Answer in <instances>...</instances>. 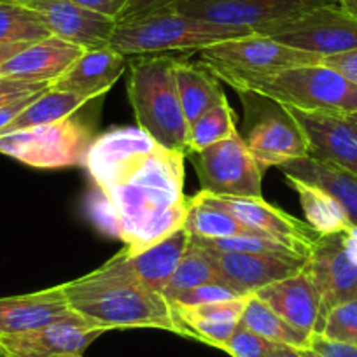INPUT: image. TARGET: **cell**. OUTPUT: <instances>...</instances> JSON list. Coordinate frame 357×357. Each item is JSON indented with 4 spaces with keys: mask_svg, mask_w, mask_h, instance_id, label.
<instances>
[{
    "mask_svg": "<svg viewBox=\"0 0 357 357\" xmlns=\"http://www.w3.org/2000/svg\"><path fill=\"white\" fill-rule=\"evenodd\" d=\"M197 198L212 207L222 208L259 235L293 247L305 257H308L312 247L321 236L307 222L300 221L275 205L268 204L264 198L214 197L204 191H200Z\"/></svg>",
    "mask_w": 357,
    "mask_h": 357,
    "instance_id": "7c38bea8",
    "label": "cell"
},
{
    "mask_svg": "<svg viewBox=\"0 0 357 357\" xmlns=\"http://www.w3.org/2000/svg\"><path fill=\"white\" fill-rule=\"evenodd\" d=\"M44 91H46V89H44ZM44 91H40V93H36V95H30V97L20 98V100L13 102V104H9V105H6V107L0 109V133H2V130L8 128L9 123H11L13 119L18 118V116L22 114V112L25 111V109L29 107L33 100H37V98H39Z\"/></svg>",
    "mask_w": 357,
    "mask_h": 357,
    "instance_id": "7bdbcfd3",
    "label": "cell"
},
{
    "mask_svg": "<svg viewBox=\"0 0 357 357\" xmlns=\"http://www.w3.org/2000/svg\"><path fill=\"white\" fill-rule=\"evenodd\" d=\"M236 133L238 130L235 125V112L226 98L190 125V154L200 153Z\"/></svg>",
    "mask_w": 357,
    "mask_h": 357,
    "instance_id": "1f68e13d",
    "label": "cell"
},
{
    "mask_svg": "<svg viewBox=\"0 0 357 357\" xmlns=\"http://www.w3.org/2000/svg\"><path fill=\"white\" fill-rule=\"evenodd\" d=\"M51 88L50 82L43 81H29V79L9 77V75H0V109L20 98L30 97Z\"/></svg>",
    "mask_w": 357,
    "mask_h": 357,
    "instance_id": "74e56055",
    "label": "cell"
},
{
    "mask_svg": "<svg viewBox=\"0 0 357 357\" xmlns=\"http://www.w3.org/2000/svg\"><path fill=\"white\" fill-rule=\"evenodd\" d=\"M321 335L333 342L357 347V298L336 305L329 310Z\"/></svg>",
    "mask_w": 357,
    "mask_h": 357,
    "instance_id": "836d02e7",
    "label": "cell"
},
{
    "mask_svg": "<svg viewBox=\"0 0 357 357\" xmlns=\"http://www.w3.org/2000/svg\"><path fill=\"white\" fill-rule=\"evenodd\" d=\"M8 2H16V4H29L32 0H8Z\"/></svg>",
    "mask_w": 357,
    "mask_h": 357,
    "instance_id": "f907efd6",
    "label": "cell"
},
{
    "mask_svg": "<svg viewBox=\"0 0 357 357\" xmlns=\"http://www.w3.org/2000/svg\"><path fill=\"white\" fill-rule=\"evenodd\" d=\"M160 147V144L139 126L111 128L95 137L86 153L84 167L91 183L100 190H107L126 183Z\"/></svg>",
    "mask_w": 357,
    "mask_h": 357,
    "instance_id": "8fae6325",
    "label": "cell"
},
{
    "mask_svg": "<svg viewBox=\"0 0 357 357\" xmlns=\"http://www.w3.org/2000/svg\"><path fill=\"white\" fill-rule=\"evenodd\" d=\"M125 68L126 56L111 46L88 50L51 84V88L93 100L107 93L121 77Z\"/></svg>",
    "mask_w": 357,
    "mask_h": 357,
    "instance_id": "d6986e66",
    "label": "cell"
},
{
    "mask_svg": "<svg viewBox=\"0 0 357 357\" xmlns=\"http://www.w3.org/2000/svg\"><path fill=\"white\" fill-rule=\"evenodd\" d=\"M70 2L82 6V8L89 9V11L100 13V15L109 16V18H114L118 22V18L125 11L130 0H70Z\"/></svg>",
    "mask_w": 357,
    "mask_h": 357,
    "instance_id": "b9f144b4",
    "label": "cell"
},
{
    "mask_svg": "<svg viewBox=\"0 0 357 357\" xmlns=\"http://www.w3.org/2000/svg\"><path fill=\"white\" fill-rule=\"evenodd\" d=\"M84 207L88 218L104 235L119 238V215L107 195L104 193V190L93 184V188L89 190L88 197H86Z\"/></svg>",
    "mask_w": 357,
    "mask_h": 357,
    "instance_id": "e575fe53",
    "label": "cell"
},
{
    "mask_svg": "<svg viewBox=\"0 0 357 357\" xmlns=\"http://www.w3.org/2000/svg\"><path fill=\"white\" fill-rule=\"evenodd\" d=\"M254 294L294 328L310 335L322 333L321 298L305 268L296 275L270 284Z\"/></svg>",
    "mask_w": 357,
    "mask_h": 357,
    "instance_id": "ac0fdd59",
    "label": "cell"
},
{
    "mask_svg": "<svg viewBox=\"0 0 357 357\" xmlns=\"http://www.w3.org/2000/svg\"><path fill=\"white\" fill-rule=\"evenodd\" d=\"M240 322L245 328L252 329L254 333L263 336V338L270 340V342L280 343V345H289L300 350L310 349V342L314 335L301 331V329L294 328L293 324L284 321L277 312H273L256 294H249V298H247L242 321Z\"/></svg>",
    "mask_w": 357,
    "mask_h": 357,
    "instance_id": "4316f807",
    "label": "cell"
},
{
    "mask_svg": "<svg viewBox=\"0 0 357 357\" xmlns=\"http://www.w3.org/2000/svg\"><path fill=\"white\" fill-rule=\"evenodd\" d=\"M188 204H190V207H188L184 228L195 238H226V236L259 235L254 229L243 226L238 219H235L226 211L204 204L197 197L188 198Z\"/></svg>",
    "mask_w": 357,
    "mask_h": 357,
    "instance_id": "f1b7e54d",
    "label": "cell"
},
{
    "mask_svg": "<svg viewBox=\"0 0 357 357\" xmlns=\"http://www.w3.org/2000/svg\"><path fill=\"white\" fill-rule=\"evenodd\" d=\"M238 298H245V296L240 294L238 291L225 286V284L212 282V284H205V286H200V287H195V289L186 291V293H181L178 296H175L170 303L190 305V307H193V305L221 303V301H231V300H238Z\"/></svg>",
    "mask_w": 357,
    "mask_h": 357,
    "instance_id": "8d00e7d4",
    "label": "cell"
},
{
    "mask_svg": "<svg viewBox=\"0 0 357 357\" xmlns=\"http://www.w3.org/2000/svg\"><path fill=\"white\" fill-rule=\"evenodd\" d=\"M107 329L88 321L74 310L60 321L22 335L0 336V347L11 357L82 356Z\"/></svg>",
    "mask_w": 357,
    "mask_h": 357,
    "instance_id": "5bb4252c",
    "label": "cell"
},
{
    "mask_svg": "<svg viewBox=\"0 0 357 357\" xmlns=\"http://www.w3.org/2000/svg\"><path fill=\"white\" fill-rule=\"evenodd\" d=\"M204 193L214 197L263 198V168L257 165L240 133L200 153H191Z\"/></svg>",
    "mask_w": 357,
    "mask_h": 357,
    "instance_id": "52a82bcc",
    "label": "cell"
},
{
    "mask_svg": "<svg viewBox=\"0 0 357 357\" xmlns=\"http://www.w3.org/2000/svg\"><path fill=\"white\" fill-rule=\"evenodd\" d=\"M170 54L137 56L128 79V98L140 130L161 147L190 156V125L178 100Z\"/></svg>",
    "mask_w": 357,
    "mask_h": 357,
    "instance_id": "3957f363",
    "label": "cell"
},
{
    "mask_svg": "<svg viewBox=\"0 0 357 357\" xmlns=\"http://www.w3.org/2000/svg\"><path fill=\"white\" fill-rule=\"evenodd\" d=\"M51 37L46 23L25 4L0 0V46L32 44Z\"/></svg>",
    "mask_w": 357,
    "mask_h": 357,
    "instance_id": "f546056e",
    "label": "cell"
},
{
    "mask_svg": "<svg viewBox=\"0 0 357 357\" xmlns=\"http://www.w3.org/2000/svg\"><path fill=\"white\" fill-rule=\"evenodd\" d=\"M197 245L204 249L215 250V252H245V254H261V256H277V257H303L293 247L273 238L261 235H242V236H226V238H195Z\"/></svg>",
    "mask_w": 357,
    "mask_h": 357,
    "instance_id": "d6a6232c",
    "label": "cell"
},
{
    "mask_svg": "<svg viewBox=\"0 0 357 357\" xmlns=\"http://www.w3.org/2000/svg\"><path fill=\"white\" fill-rule=\"evenodd\" d=\"M89 100L79 97V95L68 93V91H58V89L47 88L37 100H33L22 114L9 123L6 130H2L0 137L8 133L20 132V130L33 128V126L50 125V123L61 121L70 118L81 107H84Z\"/></svg>",
    "mask_w": 357,
    "mask_h": 357,
    "instance_id": "83f0119b",
    "label": "cell"
},
{
    "mask_svg": "<svg viewBox=\"0 0 357 357\" xmlns=\"http://www.w3.org/2000/svg\"><path fill=\"white\" fill-rule=\"evenodd\" d=\"M0 357H11V356H9V354L6 352V350L2 349V347H0Z\"/></svg>",
    "mask_w": 357,
    "mask_h": 357,
    "instance_id": "816d5d0a",
    "label": "cell"
},
{
    "mask_svg": "<svg viewBox=\"0 0 357 357\" xmlns=\"http://www.w3.org/2000/svg\"><path fill=\"white\" fill-rule=\"evenodd\" d=\"M181 0H130L126 4L125 11L118 18V22H125V20L140 18V16L153 15V13L167 11V9H174Z\"/></svg>",
    "mask_w": 357,
    "mask_h": 357,
    "instance_id": "f35d334b",
    "label": "cell"
},
{
    "mask_svg": "<svg viewBox=\"0 0 357 357\" xmlns=\"http://www.w3.org/2000/svg\"><path fill=\"white\" fill-rule=\"evenodd\" d=\"M82 53H84L82 47L51 36L47 39L29 44L16 56L6 61L0 67V75L53 84Z\"/></svg>",
    "mask_w": 357,
    "mask_h": 357,
    "instance_id": "44dd1931",
    "label": "cell"
},
{
    "mask_svg": "<svg viewBox=\"0 0 357 357\" xmlns=\"http://www.w3.org/2000/svg\"><path fill=\"white\" fill-rule=\"evenodd\" d=\"M254 33L242 26L219 25L193 18L175 9L118 22L109 46L125 56L202 51L218 43Z\"/></svg>",
    "mask_w": 357,
    "mask_h": 357,
    "instance_id": "277c9868",
    "label": "cell"
},
{
    "mask_svg": "<svg viewBox=\"0 0 357 357\" xmlns=\"http://www.w3.org/2000/svg\"><path fill=\"white\" fill-rule=\"evenodd\" d=\"M310 349L315 350L321 357H357V347L349 343L333 342L322 335H314L310 342Z\"/></svg>",
    "mask_w": 357,
    "mask_h": 357,
    "instance_id": "ab89813d",
    "label": "cell"
},
{
    "mask_svg": "<svg viewBox=\"0 0 357 357\" xmlns=\"http://www.w3.org/2000/svg\"><path fill=\"white\" fill-rule=\"evenodd\" d=\"M321 65L333 68L338 74H342L343 77H347L349 81H352L354 84H357V50L347 51V53L340 54H331V56L322 58Z\"/></svg>",
    "mask_w": 357,
    "mask_h": 357,
    "instance_id": "60d3db41",
    "label": "cell"
},
{
    "mask_svg": "<svg viewBox=\"0 0 357 357\" xmlns=\"http://www.w3.org/2000/svg\"><path fill=\"white\" fill-rule=\"evenodd\" d=\"M68 307L107 331L153 328L186 336V328L163 294L109 259L95 272L61 284Z\"/></svg>",
    "mask_w": 357,
    "mask_h": 357,
    "instance_id": "6da1fadb",
    "label": "cell"
},
{
    "mask_svg": "<svg viewBox=\"0 0 357 357\" xmlns=\"http://www.w3.org/2000/svg\"><path fill=\"white\" fill-rule=\"evenodd\" d=\"M345 240H347V247H349L350 256L354 257V261L357 263V228L354 226L350 231L345 233Z\"/></svg>",
    "mask_w": 357,
    "mask_h": 357,
    "instance_id": "bcb514c9",
    "label": "cell"
},
{
    "mask_svg": "<svg viewBox=\"0 0 357 357\" xmlns=\"http://www.w3.org/2000/svg\"><path fill=\"white\" fill-rule=\"evenodd\" d=\"M175 84H177L178 100L183 105L188 125L197 121L204 112L226 100L219 79L204 65L190 61H175Z\"/></svg>",
    "mask_w": 357,
    "mask_h": 357,
    "instance_id": "d4e9b609",
    "label": "cell"
},
{
    "mask_svg": "<svg viewBox=\"0 0 357 357\" xmlns=\"http://www.w3.org/2000/svg\"><path fill=\"white\" fill-rule=\"evenodd\" d=\"M345 118L349 119V123H350V125H352L354 132H356V135H357V112H354V114L345 116Z\"/></svg>",
    "mask_w": 357,
    "mask_h": 357,
    "instance_id": "c3c4849f",
    "label": "cell"
},
{
    "mask_svg": "<svg viewBox=\"0 0 357 357\" xmlns=\"http://www.w3.org/2000/svg\"><path fill=\"white\" fill-rule=\"evenodd\" d=\"M202 65L208 70H229L238 74H270L300 65H319L322 56L284 46L261 33L229 39L198 51Z\"/></svg>",
    "mask_w": 357,
    "mask_h": 357,
    "instance_id": "9c48e42d",
    "label": "cell"
},
{
    "mask_svg": "<svg viewBox=\"0 0 357 357\" xmlns=\"http://www.w3.org/2000/svg\"><path fill=\"white\" fill-rule=\"evenodd\" d=\"M287 183L294 188L300 197L301 208H303L305 219L310 228H314L319 235H333V233H345L354 228L349 215L343 211L342 205L324 193L319 188L305 184L296 178L287 177Z\"/></svg>",
    "mask_w": 357,
    "mask_h": 357,
    "instance_id": "484cf974",
    "label": "cell"
},
{
    "mask_svg": "<svg viewBox=\"0 0 357 357\" xmlns=\"http://www.w3.org/2000/svg\"><path fill=\"white\" fill-rule=\"evenodd\" d=\"M243 104L240 137L263 170L308 156L303 132L289 109L254 91H238Z\"/></svg>",
    "mask_w": 357,
    "mask_h": 357,
    "instance_id": "5b68a950",
    "label": "cell"
},
{
    "mask_svg": "<svg viewBox=\"0 0 357 357\" xmlns=\"http://www.w3.org/2000/svg\"><path fill=\"white\" fill-rule=\"evenodd\" d=\"M280 170L286 177L319 188L335 198L357 228V175L354 172L312 156L287 161Z\"/></svg>",
    "mask_w": 357,
    "mask_h": 357,
    "instance_id": "cb8c5ba5",
    "label": "cell"
},
{
    "mask_svg": "<svg viewBox=\"0 0 357 357\" xmlns=\"http://www.w3.org/2000/svg\"><path fill=\"white\" fill-rule=\"evenodd\" d=\"M336 4H338L340 8L345 9L349 15H352L354 18L357 20V0H336Z\"/></svg>",
    "mask_w": 357,
    "mask_h": 357,
    "instance_id": "7dc6e473",
    "label": "cell"
},
{
    "mask_svg": "<svg viewBox=\"0 0 357 357\" xmlns=\"http://www.w3.org/2000/svg\"><path fill=\"white\" fill-rule=\"evenodd\" d=\"M25 6L43 18L51 36L84 51L109 46L118 25L114 18L89 11L70 0H32Z\"/></svg>",
    "mask_w": 357,
    "mask_h": 357,
    "instance_id": "2e32d148",
    "label": "cell"
},
{
    "mask_svg": "<svg viewBox=\"0 0 357 357\" xmlns=\"http://www.w3.org/2000/svg\"><path fill=\"white\" fill-rule=\"evenodd\" d=\"M268 357H303L300 349H294L289 345H279Z\"/></svg>",
    "mask_w": 357,
    "mask_h": 357,
    "instance_id": "f6af8a7d",
    "label": "cell"
},
{
    "mask_svg": "<svg viewBox=\"0 0 357 357\" xmlns=\"http://www.w3.org/2000/svg\"><path fill=\"white\" fill-rule=\"evenodd\" d=\"M247 298L208 305H174L175 314L186 328L188 338L221 349L226 345L242 321Z\"/></svg>",
    "mask_w": 357,
    "mask_h": 357,
    "instance_id": "603a6c76",
    "label": "cell"
},
{
    "mask_svg": "<svg viewBox=\"0 0 357 357\" xmlns=\"http://www.w3.org/2000/svg\"><path fill=\"white\" fill-rule=\"evenodd\" d=\"M279 345L280 343L263 338L240 322L222 350L231 357H268Z\"/></svg>",
    "mask_w": 357,
    "mask_h": 357,
    "instance_id": "d590c367",
    "label": "cell"
},
{
    "mask_svg": "<svg viewBox=\"0 0 357 357\" xmlns=\"http://www.w3.org/2000/svg\"><path fill=\"white\" fill-rule=\"evenodd\" d=\"M289 111L307 140L308 156L340 165L357 175V135L345 116Z\"/></svg>",
    "mask_w": 357,
    "mask_h": 357,
    "instance_id": "e0dca14e",
    "label": "cell"
},
{
    "mask_svg": "<svg viewBox=\"0 0 357 357\" xmlns=\"http://www.w3.org/2000/svg\"><path fill=\"white\" fill-rule=\"evenodd\" d=\"M61 286L20 296L0 298V336L22 335L44 328L70 314Z\"/></svg>",
    "mask_w": 357,
    "mask_h": 357,
    "instance_id": "ffe728a7",
    "label": "cell"
},
{
    "mask_svg": "<svg viewBox=\"0 0 357 357\" xmlns=\"http://www.w3.org/2000/svg\"><path fill=\"white\" fill-rule=\"evenodd\" d=\"M29 44H2L0 46V67L6 63L8 60H11L13 56L23 51Z\"/></svg>",
    "mask_w": 357,
    "mask_h": 357,
    "instance_id": "ee69618b",
    "label": "cell"
},
{
    "mask_svg": "<svg viewBox=\"0 0 357 357\" xmlns=\"http://www.w3.org/2000/svg\"><path fill=\"white\" fill-rule=\"evenodd\" d=\"M93 139L91 126L74 114L0 137V154L32 168H70L84 165Z\"/></svg>",
    "mask_w": 357,
    "mask_h": 357,
    "instance_id": "8992f818",
    "label": "cell"
},
{
    "mask_svg": "<svg viewBox=\"0 0 357 357\" xmlns=\"http://www.w3.org/2000/svg\"><path fill=\"white\" fill-rule=\"evenodd\" d=\"M301 354H303V357H321L317 352H315V350H312V349H303L301 350Z\"/></svg>",
    "mask_w": 357,
    "mask_h": 357,
    "instance_id": "681fc988",
    "label": "cell"
},
{
    "mask_svg": "<svg viewBox=\"0 0 357 357\" xmlns=\"http://www.w3.org/2000/svg\"><path fill=\"white\" fill-rule=\"evenodd\" d=\"M236 91H254L289 109L349 116L357 112V84L326 65H300L270 74L211 70Z\"/></svg>",
    "mask_w": 357,
    "mask_h": 357,
    "instance_id": "7a4b0ae2",
    "label": "cell"
},
{
    "mask_svg": "<svg viewBox=\"0 0 357 357\" xmlns=\"http://www.w3.org/2000/svg\"><path fill=\"white\" fill-rule=\"evenodd\" d=\"M256 33L322 58L357 50V20L338 4L314 8Z\"/></svg>",
    "mask_w": 357,
    "mask_h": 357,
    "instance_id": "ba28073f",
    "label": "cell"
},
{
    "mask_svg": "<svg viewBox=\"0 0 357 357\" xmlns=\"http://www.w3.org/2000/svg\"><path fill=\"white\" fill-rule=\"evenodd\" d=\"M191 242V235L186 228L178 229L163 242L149 247L137 254H128L126 249L119 250L112 259L118 266L132 273L133 277L146 284L156 293L163 294L165 287L170 282L175 268L178 266Z\"/></svg>",
    "mask_w": 357,
    "mask_h": 357,
    "instance_id": "7402d4cb",
    "label": "cell"
},
{
    "mask_svg": "<svg viewBox=\"0 0 357 357\" xmlns=\"http://www.w3.org/2000/svg\"><path fill=\"white\" fill-rule=\"evenodd\" d=\"M336 0H181L175 11L219 25L242 26L261 32Z\"/></svg>",
    "mask_w": 357,
    "mask_h": 357,
    "instance_id": "30bf717a",
    "label": "cell"
},
{
    "mask_svg": "<svg viewBox=\"0 0 357 357\" xmlns=\"http://www.w3.org/2000/svg\"><path fill=\"white\" fill-rule=\"evenodd\" d=\"M65 357H82V356H65Z\"/></svg>",
    "mask_w": 357,
    "mask_h": 357,
    "instance_id": "f5cc1de1",
    "label": "cell"
},
{
    "mask_svg": "<svg viewBox=\"0 0 357 357\" xmlns=\"http://www.w3.org/2000/svg\"><path fill=\"white\" fill-rule=\"evenodd\" d=\"M212 282H219V279L214 270V264L211 261V256L207 254V250L202 249L200 245H197L191 240L183 259L175 268L170 282L165 287L163 296L168 301H172L181 293H186V291L195 289V287Z\"/></svg>",
    "mask_w": 357,
    "mask_h": 357,
    "instance_id": "4dcf8cb0",
    "label": "cell"
},
{
    "mask_svg": "<svg viewBox=\"0 0 357 357\" xmlns=\"http://www.w3.org/2000/svg\"><path fill=\"white\" fill-rule=\"evenodd\" d=\"M205 250L211 256L219 282L238 291L243 296H249L270 284L296 275L307 264V259L303 257L287 259V257L261 256V254Z\"/></svg>",
    "mask_w": 357,
    "mask_h": 357,
    "instance_id": "9a60e30c",
    "label": "cell"
},
{
    "mask_svg": "<svg viewBox=\"0 0 357 357\" xmlns=\"http://www.w3.org/2000/svg\"><path fill=\"white\" fill-rule=\"evenodd\" d=\"M345 233L319 236L305 264L321 298L322 321L336 305L357 298V263L349 252Z\"/></svg>",
    "mask_w": 357,
    "mask_h": 357,
    "instance_id": "4fadbf2b",
    "label": "cell"
}]
</instances>
